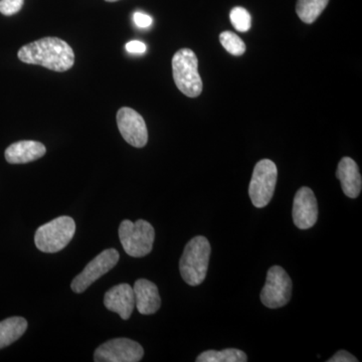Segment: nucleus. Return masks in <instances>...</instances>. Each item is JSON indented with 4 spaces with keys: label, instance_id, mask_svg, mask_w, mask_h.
<instances>
[{
    "label": "nucleus",
    "instance_id": "obj_1",
    "mask_svg": "<svg viewBox=\"0 0 362 362\" xmlns=\"http://www.w3.org/2000/svg\"><path fill=\"white\" fill-rule=\"evenodd\" d=\"M18 59L30 65H37L54 71H66L75 64V52L65 40L45 37L23 45Z\"/></svg>",
    "mask_w": 362,
    "mask_h": 362
},
{
    "label": "nucleus",
    "instance_id": "obj_2",
    "mask_svg": "<svg viewBox=\"0 0 362 362\" xmlns=\"http://www.w3.org/2000/svg\"><path fill=\"white\" fill-rule=\"evenodd\" d=\"M211 252L209 240L202 235H197L187 243L180 262V275L187 284L199 286L204 282Z\"/></svg>",
    "mask_w": 362,
    "mask_h": 362
},
{
    "label": "nucleus",
    "instance_id": "obj_3",
    "mask_svg": "<svg viewBox=\"0 0 362 362\" xmlns=\"http://www.w3.org/2000/svg\"><path fill=\"white\" fill-rule=\"evenodd\" d=\"M173 73L176 87L185 96L197 98L202 92L199 59L192 49H181L173 58Z\"/></svg>",
    "mask_w": 362,
    "mask_h": 362
},
{
    "label": "nucleus",
    "instance_id": "obj_4",
    "mask_svg": "<svg viewBox=\"0 0 362 362\" xmlns=\"http://www.w3.org/2000/svg\"><path fill=\"white\" fill-rule=\"evenodd\" d=\"M75 233V221L71 216H59L37 228L35 235V246L40 251L54 254L65 249Z\"/></svg>",
    "mask_w": 362,
    "mask_h": 362
},
{
    "label": "nucleus",
    "instance_id": "obj_5",
    "mask_svg": "<svg viewBox=\"0 0 362 362\" xmlns=\"http://www.w3.org/2000/svg\"><path fill=\"white\" fill-rule=\"evenodd\" d=\"M119 238L126 254L142 258L152 251L156 230L148 221L139 220L132 223L125 220L119 226Z\"/></svg>",
    "mask_w": 362,
    "mask_h": 362
},
{
    "label": "nucleus",
    "instance_id": "obj_6",
    "mask_svg": "<svg viewBox=\"0 0 362 362\" xmlns=\"http://www.w3.org/2000/svg\"><path fill=\"white\" fill-rule=\"evenodd\" d=\"M277 166L270 159L259 161L252 171L249 187L252 204L258 209L268 206L277 185Z\"/></svg>",
    "mask_w": 362,
    "mask_h": 362
},
{
    "label": "nucleus",
    "instance_id": "obj_7",
    "mask_svg": "<svg viewBox=\"0 0 362 362\" xmlns=\"http://www.w3.org/2000/svg\"><path fill=\"white\" fill-rule=\"evenodd\" d=\"M293 284L287 272L280 266H273L267 273L266 284L261 292L262 303L271 309L281 308L289 303Z\"/></svg>",
    "mask_w": 362,
    "mask_h": 362
},
{
    "label": "nucleus",
    "instance_id": "obj_8",
    "mask_svg": "<svg viewBox=\"0 0 362 362\" xmlns=\"http://www.w3.org/2000/svg\"><path fill=\"white\" fill-rule=\"evenodd\" d=\"M144 356L139 343L128 338H115L100 345L94 354L96 362H138Z\"/></svg>",
    "mask_w": 362,
    "mask_h": 362
},
{
    "label": "nucleus",
    "instance_id": "obj_9",
    "mask_svg": "<svg viewBox=\"0 0 362 362\" xmlns=\"http://www.w3.org/2000/svg\"><path fill=\"white\" fill-rule=\"evenodd\" d=\"M119 258L120 256L115 249L105 250L86 266L82 273L74 279L71 285V290L78 294L86 291L98 279L112 270L118 263Z\"/></svg>",
    "mask_w": 362,
    "mask_h": 362
},
{
    "label": "nucleus",
    "instance_id": "obj_10",
    "mask_svg": "<svg viewBox=\"0 0 362 362\" xmlns=\"http://www.w3.org/2000/svg\"><path fill=\"white\" fill-rule=\"evenodd\" d=\"M117 125L125 141L136 148H142L148 141V131L144 119L133 109L123 107L117 113Z\"/></svg>",
    "mask_w": 362,
    "mask_h": 362
},
{
    "label": "nucleus",
    "instance_id": "obj_11",
    "mask_svg": "<svg viewBox=\"0 0 362 362\" xmlns=\"http://www.w3.org/2000/svg\"><path fill=\"white\" fill-rule=\"evenodd\" d=\"M318 218V204L313 190L301 187L293 202V221L300 230H308L315 225Z\"/></svg>",
    "mask_w": 362,
    "mask_h": 362
},
{
    "label": "nucleus",
    "instance_id": "obj_12",
    "mask_svg": "<svg viewBox=\"0 0 362 362\" xmlns=\"http://www.w3.org/2000/svg\"><path fill=\"white\" fill-rule=\"evenodd\" d=\"M104 305L108 310L118 314L123 320H128L135 307L133 287L128 284L114 286L105 294Z\"/></svg>",
    "mask_w": 362,
    "mask_h": 362
},
{
    "label": "nucleus",
    "instance_id": "obj_13",
    "mask_svg": "<svg viewBox=\"0 0 362 362\" xmlns=\"http://www.w3.org/2000/svg\"><path fill=\"white\" fill-rule=\"evenodd\" d=\"M135 306L142 315H151L156 313L161 306L158 288L146 279L136 281L134 287Z\"/></svg>",
    "mask_w": 362,
    "mask_h": 362
},
{
    "label": "nucleus",
    "instance_id": "obj_14",
    "mask_svg": "<svg viewBox=\"0 0 362 362\" xmlns=\"http://www.w3.org/2000/svg\"><path fill=\"white\" fill-rule=\"evenodd\" d=\"M337 177L341 183L343 192L350 199H356L361 194L362 178L358 165L350 157H343L338 164Z\"/></svg>",
    "mask_w": 362,
    "mask_h": 362
},
{
    "label": "nucleus",
    "instance_id": "obj_15",
    "mask_svg": "<svg viewBox=\"0 0 362 362\" xmlns=\"http://www.w3.org/2000/svg\"><path fill=\"white\" fill-rule=\"evenodd\" d=\"M47 149L42 143L25 140L13 143L6 150V159L11 164H25L37 160L45 156Z\"/></svg>",
    "mask_w": 362,
    "mask_h": 362
},
{
    "label": "nucleus",
    "instance_id": "obj_16",
    "mask_svg": "<svg viewBox=\"0 0 362 362\" xmlns=\"http://www.w3.org/2000/svg\"><path fill=\"white\" fill-rule=\"evenodd\" d=\"M28 329V322L23 317H11L0 322V349L20 339Z\"/></svg>",
    "mask_w": 362,
    "mask_h": 362
},
{
    "label": "nucleus",
    "instance_id": "obj_17",
    "mask_svg": "<svg viewBox=\"0 0 362 362\" xmlns=\"http://www.w3.org/2000/svg\"><path fill=\"white\" fill-rule=\"evenodd\" d=\"M329 0H298L296 13L305 23H313L323 13Z\"/></svg>",
    "mask_w": 362,
    "mask_h": 362
},
{
    "label": "nucleus",
    "instance_id": "obj_18",
    "mask_svg": "<svg viewBox=\"0 0 362 362\" xmlns=\"http://www.w3.org/2000/svg\"><path fill=\"white\" fill-rule=\"evenodd\" d=\"M197 362H247V354L240 349H228L216 351L207 350L197 358Z\"/></svg>",
    "mask_w": 362,
    "mask_h": 362
},
{
    "label": "nucleus",
    "instance_id": "obj_19",
    "mask_svg": "<svg viewBox=\"0 0 362 362\" xmlns=\"http://www.w3.org/2000/svg\"><path fill=\"white\" fill-rule=\"evenodd\" d=\"M221 44L233 56H242L246 52V45L239 35L232 32H223L220 35Z\"/></svg>",
    "mask_w": 362,
    "mask_h": 362
},
{
    "label": "nucleus",
    "instance_id": "obj_20",
    "mask_svg": "<svg viewBox=\"0 0 362 362\" xmlns=\"http://www.w3.org/2000/svg\"><path fill=\"white\" fill-rule=\"evenodd\" d=\"M230 23L240 33H246L251 28V14L243 7H235L230 13Z\"/></svg>",
    "mask_w": 362,
    "mask_h": 362
},
{
    "label": "nucleus",
    "instance_id": "obj_21",
    "mask_svg": "<svg viewBox=\"0 0 362 362\" xmlns=\"http://www.w3.org/2000/svg\"><path fill=\"white\" fill-rule=\"evenodd\" d=\"M25 0H0V13L11 16L20 13Z\"/></svg>",
    "mask_w": 362,
    "mask_h": 362
},
{
    "label": "nucleus",
    "instance_id": "obj_22",
    "mask_svg": "<svg viewBox=\"0 0 362 362\" xmlns=\"http://www.w3.org/2000/svg\"><path fill=\"white\" fill-rule=\"evenodd\" d=\"M133 21H134L135 25H137L138 28H149V26L152 25V23H153L151 16H149L148 14L140 13V11H137V13L133 14Z\"/></svg>",
    "mask_w": 362,
    "mask_h": 362
},
{
    "label": "nucleus",
    "instance_id": "obj_23",
    "mask_svg": "<svg viewBox=\"0 0 362 362\" xmlns=\"http://www.w3.org/2000/svg\"><path fill=\"white\" fill-rule=\"evenodd\" d=\"M125 49L130 54H141L146 52L147 47L144 42H139V40H132V42L126 44Z\"/></svg>",
    "mask_w": 362,
    "mask_h": 362
},
{
    "label": "nucleus",
    "instance_id": "obj_24",
    "mask_svg": "<svg viewBox=\"0 0 362 362\" xmlns=\"http://www.w3.org/2000/svg\"><path fill=\"white\" fill-rule=\"evenodd\" d=\"M358 359L356 356L350 354L346 350H340L334 356L331 357L328 359V362H357Z\"/></svg>",
    "mask_w": 362,
    "mask_h": 362
},
{
    "label": "nucleus",
    "instance_id": "obj_25",
    "mask_svg": "<svg viewBox=\"0 0 362 362\" xmlns=\"http://www.w3.org/2000/svg\"><path fill=\"white\" fill-rule=\"evenodd\" d=\"M106 1H108V2H115V1H119V0H106Z\"/></svg>",
    "mask_w": 362,
    "mask_h": 362
}]
</instances>
